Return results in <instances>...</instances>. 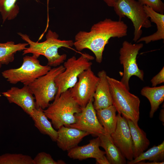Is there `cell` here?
I'll return each instance as SVG.
<instances>
[{
	"label": "cell",
	"mask_w": 164,
	"mask_h": 164,
	"mask_svg": "<svg viewBox=\"0 0 164 164\" xmlns=\"http://www.w3.org/2000/svg\"><path fill=\"white\" fill-rule=\"evenodd\" d=\"M143 46L142 43L133 44L125 41L119 50V59L123 68V74L120 81L129 90V82L132 76H136L141 80L144 81L143 71L139 68L136 60L139 51Z\"/></svg>",
	"instance_id": "9"
},
{
	"label": "cell",
	"mask_w": 164,
	"mask_h": 164,
	"mask_svg": "<svg viewBox=\"0 0 164 164\" xmlns=\"http://www.w3.org/2000/svg\"><path fill=\"white\" fill-rule=\"evenodd\" d=\"M78 80L70 90L74 99L81 107L83 108L93 98L99 78L94 74L91 67L80 73Z\"/></svg>",
	"instance_id": "10"
},
{
	"label": "cell",
	"mask_w": 164,
	"mask_h": 164,
	"mask_svg": "<svg viewBox=\"0 0 164 164\" xmlns=\"http://www.w3.org/2000/svg\"><path fill=\"white\" fill-rule=\"evenodd\" d=\"M141 94L149 101L151 105L149 117L152 118L159 105L164 101V86L152 87H145L141 90Z\"/></svg>",
	"instance_id": "22"
},
{
	"label": "cell",
	"mask_w": 164,
	"mask_h": 164,
	"mask_svg": "<svg viewBox=\"0 0 164 164\" xmlns=\"http://www.w3.org/2000/svg\"><path fill=\"white\" fill-rule=\"evenodd\" d=\"M17 1L0 0V13L3 23L6 20L14 19L18 14L19 8L16 3Z\"/></svg>",
	"instance_id": "25"
},
{
	"label": "cell",
	"mask_w": 164,
	"mask_h": 164,
	"mask_svg": "<svg viewBox=\"0 0 164 164\" xmlns=\"http://www.w3.org/2000/svg\"><path fill=\"white\" fill-rule=\"evenodd\" d=\"M100 141L99 137L89 141V143L82 146H77L68 151L67 156L74 159L82 160L88 158L95 159L102 158L105 151L100 149Z\"/></svg>",
	"instance_id": "16"
},
{
	"label": "cell",
	"mask_w": 164,
	"mask_h": 164,
	"mask_svg": "<svg viewBox=\"0 0 164 164\" xmlns=\"http://www.w3.org/2000/svg\"><path fill=\"white\" fill-rule=\"evenodd\" d=\"M94 98H91L81 111L75 115L76 122L66 127L73 128L98 137L105 134L104 129L100 123L93 105Z\"/></svg>",
	"instance_id": "11"
},
{
	"label": "cell",
	"mask_w": 164,
	"mask_h": 164,
	"mask_svg": "<svg viewBox=\"0 0 164 164\" xmlns=\"http://www.w3.org/2000/svg\"><path fill=\"white\" fill-rule=\"evenodd\" d=\"M2 64H1L0 63V69L1 67H2Z\"/></svg>",
	"instance_id": "35"
},
{
	"label": "cell",
	"mask_w": 164,
	"mask_h": 164,
	"mask_svg": "<svg viewBox=\"0 0 164 164\" xmlns=\"http://www.w3.org/2000/svg\"><path fill=\"white\" fill-rule=\"evenodd\" d=\"M82 108L72 97L70 89L61 93L44 110V112L51 120L53 127L58 130L62 126L74 123L75 115L80 113Z\"/></svg>",
	"instance_id": "3"
},
{
	"label": "cell",
	"mask_w": 164,
	"mask_h": 164,
	"mask_svg": "<svg viewBox=\"0 0 164 164\" xmlns=\"http://www.w3.org/2000/svg\"><path fill=\"white\" fill-rule=\"evenodd\" d=\"M99 80L94 95L93 105L95 110L112 105L110 87L106 72L104 70L97 73Z\"/></svg>",
	"instance_id": "15"
},
{
	"label": "cell",
	"mask_w": 164,
	"mask_h": 164,
	"mask_svg": "<svg viewBox=\"0 0 164 164\" xmlns=\"http://www.w3.org/2000/svg\"><path fill=\"white\" fill-rule=\"evenodd\" d=\"M30 117L33 121L35 126L41 133L48 135L53 141L56 142L57 131L53 127L43 110L40 107L36 108Z\"/></svg>",
	"instance_id": "19"
},
{
	"label": "cell",
	"mask_w": 164,
	"mask_h": 164,
	"mask_svg": "<svg viewBox=\"0 0 164 164\" xmlns=\"http://www.w3.org/2000/svg\"><path fill=\"white\" fill-rule=\"evenodd\" d=\"M145 11L150 19L151 22L155 23L157 26V30L152 35L141 37L136 42L137 43L144 41L148 44L152 41L164 39V15L158 13L151 8L143 5Z\"/></svg>",
	"instance_id": "18"
},
{
	"label": "cell",
	"mask_w": 164,
	"mask_h": 164,
	"mask_svg": "<svg viewBox=\"0 0 164 164\" xmlns=\"http://www.w3.org/2000/svg\"><path fill=\"white\" fill-rule=\"evenodd\" d=\"M153 87H156L157 85L164 82V68L162 67L159 72L151 80Z\"/></svg>",
	"instance_id": "29"
},
{
	"label": "cell",
	"mask_w": 164,
	"mask_h": 164,
	"mask_svg": "<svg viewBox=\"0 0 164 164\" xmlns=\"http://www.w3.org/2000/svg\"><path fill=\"white\" fill-rule=\"evenodd\" d=\"M57 131V145L64 151H68L78 146L84 138L89 135L87 132L64 126L60 127Z\"/></svg>",
	"instance_id": "14"
},
{
	"label": "cell",
	"mask_w": 164,
	"mask_h": 164,
	"mask_svg": "<svg viewBox=\"0 0 164 164\" xmlns=\"http://www.w3.org/2000/svg\"><path fill=\"white\" fill-rule=\"evenodd\" d=\"M128 28L127 25L121 20L106 18L93 25L89 32H78L75 36L73 46L79 51L86 49L90 50L94 54L96 62L100 63L105 47L110 39L127 36Z\"/></svg>",
	"instance_id": "1"
},
{
	"label": "cell",
	"mask_w": 164,
	"mask_h": 164,
	"mask_svg": "<svg viewBox=\"0 0 164 164\" xmlns=\"http://www.w3.org/2000/svg\"><path fill=\"white\" fill-rule=\"evenodd\" d=\"M143 5L148 6L155 11L164 14V4L162 0H137Z\"/></svg>",
	"instance_id": "28"
},
{
	"label": "cell",
	"mask_w": 164,
	"mask_h": 164,
	"mask_svg": "<svg viewBox=\"0 0 164 164\" xmlns=\"http://www.w3.org/2000/svg\"><path fill=\"white\" fill-rule=\"evenodd\" d=\"M49 0H47V5L48 8V4H49Z\"/></svg>",
	"instance_id": "34"
},
{
	"label": "cell",
	"mask_w": 164,
	"mask_h": 164,
	"mask_svg": "<svg viewBox=\"0 0 164 164\" xmlns=\"http://www.w3.org/2000/svg\"><path fill=\"white\" fill-rule=\"evenodd\" d=\"M33 159V164H65L63 160H55L50 154L44 152L37 154Z\"/></svg>",
	"instance_id": "27"
},
{
	"label": "cell",
	"mask_w": 164,
	"mask_h": 164,
	"mask_svg": "<svg viewBox=\"0 0 164 164\" xmlns=\"http://www.w3.org/2000/svg\"><path fill=\"white\" fill-rule=\"evenodd\" d=\"M128 125L132 142L133 159L144 152L148 147L150 142L146 133L132 121L126 119Z\"/></svg>",
	"instance_id": "17"
},
{
	"label": "cell",
	"mask_w": 164,
	"mask_h": 164,
	"mask_svg": "<svg viewBox=\"0 0 164 164\" xmlns=\"http://www.w3.org/2000/svg\"><path fill=\"white\" fill-rule=\"evenodd\" d=\"M159 118L160 120L163 122L164 124V108L162 109L160 112Z\"/></svg>",
	"instance_id": "33"
},
{
	"label": "cell",
	"mask_w": 164,
	"mask_h": 164,
	"mask_svg": "<svg viewBox=\"0 0 164 164\" xmlns=\"http://www.w3.org/2000/svg\"><path fill=\"white\" fill-rule=\"evenodd\" d=\"M116 128L110 135L115 145L128 161L133 159L132 142L130 128L127 121L121 115H117Z\"/></svg>",
	"instance_id": "12"
},
{
	"label": "cell",
	"mask_w": 164,
	"mask_h": 164,
	"mask_svg": "<svg viewBox=\"0 0 164 164\" xmlns=\"http://www.w3.org/2000/svg\"><path fill=\"white\" fill-rule=\"evenodd\" d=\"M38 58L34 55L26 56L23 57L22 63L20 67L5 70L2 73V75L10 84L21 82L24 85H29L51 69L47 65H41Z\"/></svg>",
	"instance_id": "6"
},
{
	"label": "cell",
	"mask_w": 164,
	"mask_h": 164,
	"mask_svg": "<svg viewBox=\"0 0 164 164\" xmlns=\"http://www.w3.org/2000/svg\"><path fill=\"white\" fill-rule=\"evenodd\" d=\"M164 159V141L157 146H154L145 152L141 154L132 160L127 162L128 164H138L145 160L151 162H160Z\"/></svg>",
	"instance_id": "24"
},
{
	"label": "cell",
	"mask_w": 164,
	"mask_h": 164,
	"mask_svg": "<svg viewBox=\"0 0 164 164\" xmlns=\"http://www.w3.org/2000/svg\"><path fill=\"white\" fill-rule=\"evenodd\" d=\"M109 7H113L117 0H103Z\"/></svg>",
	"instance_id": "31"
},
{
	"label": "cell",
	"mask_w": 164,
	"mask_h": 164,
	"mask_svg": "<svg viewBox=\"0 0 164 164\" xmlns=\"http://www.w3.org/2000/svg\"><path fill=\"white\" fill-rule=\"evenodd\" d=\"M138 164H164V161L160 162H145L143 161H141L138 163Z\"/></svg>",
	"instance_id": "32"
},
{
	"label": "cell",
	"mask_w": 164,
	"mask_h": 164,
	"mask_svg": "<svg viewBox=\"0 0 164 164\" xmlns=\"http://www.w3.org/2000/svg\"><path fill=\"white\" fill-rule=\"evenodd\" d=\"M94 57L88 53H81L78 58L73 56L65 61L64 70L55 78L57 91L54 99L58 98L62 93L73 87L77 82L79 75L84 71L91 67V61Z\"/></svg>",
	"instance_id": "5"
},
{
	"label": "cell",
	"mask_w": 164,
	"mask_h": 164,
	"mask_svg": "<svg viewBox=\"0 0 164 164\" xmlns=\"http://www.w3.org/2000/svg\"><path fill=\"white\" fill-rule=\"evenodd\" d=\"M96 163L98 164H110V163L106 156L104 155L102 158L96 159Z\"/></svg>",
	"instance_id": "30"
},
{
	"label": "cell",
	"mask_w": 164,
	"mask_h": 164,
	"mask_svg": "<svg viewBox=\"0 0 164 164\" xmlns=\"http://www.w3.org/2000/svg\"><path fill=\"white\" fill-rule=\"evenodd\" d=\"M0 164H33V159L27 155L7 153L0 155Z\"/></svg>",
	"instance_id": "26"
},
{
	"label": "cell",
	"mask_w": 164,
	"mask_h": 164,
	"mask_svg": "<svg viewBox=\"0 0 164 164\" xmlns=\"http://www.w3.org/2000/svg\"><path fill=\"white\" fill-rule=\"evenodd\" d=\"M113 7L119 20L125 17L132 22L134 28L133 40L136 42L141 38L142 28L152 26L143 5L136 0H117Z\"/></svg>",
	"instance_id": "7"
},
{
	"label": "cell",
	"mask_w": 164,
	"mask_h": 164,
	"mask_svg": "<svg viewBox=\"0 0 164 164\" xmlns=\"http://www.w3.org/2000/svg\"><path fill=\"white\" fill-rule=\"evenodd\" d=\"M64 70L63 65L53 67L28 85L34 96L36 108L44 110L49 106L50 102L54 100L57 91L55 79Z\"/></svg>",
	"instance_id": "8"
},
{
	"label": "cell",
	"mask_w": 164,
	"mask_h": 164,
	"mask_svg": "<svg viewBox=\"0 0 164 164\" xmlns=\"http://www.w3.org/2000/svg\"><path fill=\"white\" fill-rule=\"evenodd\" d=\"M100 146L105 150L106 157L110 164H125L126 159L114 143L110 134L106 133L98 136Z\"/></svg>",
	"instance_id": "20"
},
{
	"label": "cell",
	"mask_w": 164,
	"mask_h": 164,
	"mask_svg": "<svg viewBox=\"0 0 164 164\" xmlns=\"http://www.w3.org/2000/svg\"><path fill=\"white\" fill-rule=\"evenodd\" d=\"M18 34L29 45L28 47L23 50L22 55L31 53L38 58L40 55H43L47 60V65L51 67H55L60 65L66 59V54L60 55L59 53V48L64 47L71 49L73 45V40L59 39L58 35L51 30H48L46 40L40 43L32 41L26 34L21 32Z\"/></svg>",
	"instance_id": "2"
},
{
	"label": "cell",
	"mask_w": 164,
	"mask_h": 164,
	"mask_svg": "<svg viewBox=\"0 0 164 164\" xmlns=\"http://www.w3.org/2000/svg\"><path fill=\"white\" fill-rule=\"evenodd\" d=\"M117 110L113 105L96 110L97 117L106 133L111 135L114 131L117 121Z\"/></svg>",
	"instance_id": "21"
},
{
	"label": "cell",
	"mask_w": 164,
	"mask_h": 164,
	"mask_svg": "<svg viewBox=\"0 0 164 164\" xmlns=\"http://www.w3.org/2000/svg\"><path fill=\"white\" fill-rule=\"evenodd\" d=\"M112 99V105L117 111L126 119L138 124L140 101L131 93L120 81L107 76Z\"/></svg>",
	"instance_id": "4"
},
{
	"label": "cell",
	"mask_w": 164,
	"mask_h": 164,
	"mask_svg": "<svg viewBox=\"0 0 164 164\" xmlns=\"http://www.w3.org/2000/svg\"><path fill=\"white\" fill-rule=\"evenodd\" d=\"M2 94L10 103L16 104L30 116L36 108L34 96L28 85L21 88L13 87Z\"/></svg>",
	"instance_id": "13"
},
{
	"label": "cell",
	"mask_w": 164,
	"mask_h": 164,
	"mask_svg": "<svg viewBox=\"0 0 164 164\" xmlns=\"http://www.w3.org/2000/svg\"><path fill=\"white\" fill-rule=\"evenodd\" d=\"M28 45L27 43L15 44L12 41L0 43V63L7 65L12 62L16 53L26 49Z\"/></svg>",
	"instance_id": "23"
}]
</instances>
